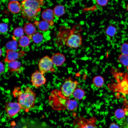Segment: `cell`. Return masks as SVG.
Returning <instances> with one entry per match:
<instances>
[{"instance_id":"29","label":"cell","mask_w":128,"mask_h":128,"mask_svg":"<svg viewBox=\"0 0 128 128\" xmlns=\"http://www.w3.org/2000/svg\"><path fill=\"white\" fill-rule=\"evenodd\" d=\"M122 54L128 55V43H125L122 45L121 48Z\"/></svg>"},{"instance_id":"38","label":"cell","mask_w":128,"mask_h":128,"mask_svg":"<svg viewBox=\"0 0 128 128\" xmlns=\"http://www.w3.org/2000/svg\"><path fill=\"white\" fill-rule=\"evenodd\" d=\"M23 0V1H24V0Z\"/></svg>"},{"instance_id":"17","label":"cell","mask_w":128,"mask_h":128,"mask_svg":"<svg viewBox=\"0 0 128 128\" xmlns=\"http://www.w3.org/2000/svg\"><path fill=\"white\" fill-rule=\"evenodd\" d=\"M34 24L37 26L40 30L42 31H46L49 28V23L44 20L40 21H36Z\"/></svg>"},{"instance_id":"36","label":"cell","mask_w":128,"mask_h":128,"mask_svg":"<svg viewBox=\"0 0 128 128\" xmlns=\"http://www.w3.org/2000/svg\"><path fill=\"white\" fill-rule=\"evenodd\" d=\"M18 0H11V1H17Z\"/></svg>"},{"instance_id":"16","label":"cell","mask_w":128,"mask_h":128,"mask_svg":"<svg viewBox=\"0 0 128 128\" xmlns=\"http://www.w3.org/2000/svg\"><path fill=\"white\" fill-rule=\"evenodd\" d=\"M8 7L10 12L14 14L18 13L21 10V5L17 1H11Z\"/></svg>"},{"instance_id":"6","label":"cell","mask_w":128,"mask_h":128,"mask_svg":"<svg viewBox=\"0 0 128 128\" xmlns=\"http://www.w3.org/2000/svg\"><path fill=\"white\" fill-rule=\"evenodd\" d=\"M53 65L51 58L46 56L41 59L38 63V67L39 71L44 74L53 69Z\"/></svg>"},{"instance_id":"31","label":"cell","mask_w":128,"mask_h":128,"mask_svg":"<svg viewBox=\"0 0 128 128\" xmlns=\"http://www.w3.org/2000/svg\"><path fill=\"white\" fill-rule=\"evenodd\" d=\"M121 126L122 128H128V116L124 118L122 120Z\"/></svg>"},{"instance_id":"26","label":"cell","mask_w":128,"mask_h":128,"mask_svg":"<svg viewBox=\"0 0 128 128\" xmlns=\"http://www.w3.org/2000/svg\"><path fill=\"white\" fill-rule=\"evenodd\" d=\"M7 50H16L17 49V44L15 40H13L9 41L6 45Z\"/></svg>"},{"instance_id":"3","label":"cell","mask_w":128,"mask_h":128,"mask_svg":"<svg viewBox=\"0 0 128 128\" xmlns=\"http://www.w3.org/2000/svg\"><path fill=\"white\" fill-rule=\"evenodd\" d=\"M18 102L22 109L26 112L34 107L36 99V94L30 87H27L23 91H19L17 93Z\"/></svg>"},{"instance_id":"23","label":"cell","mask_w":128,"mask_h":128,"mask_svg":"<svg viewBox=\"0 0 128 128\" xmlns=\"http://www.w3.org/2000/svg\"><path fill=\"white\" fill-rule=\"evenodd\" d=\"M18 43L21 46L23 47H26L29 44L30 38L27 36H23L19 38Z\"/></svg>"},{"instance_id":"11","label":"cell","mask_w":128,"mask_h":128,"mask_svg":"<svg viewBox=\"0 0 128 128\" xmlns=\"http://www.w3.org/2000/svg\"><path fill=\"white\" fill-rule=\"evenodd\" d=\"M74 124L78 128H96L90 120L82 117L76 118L74 121Z\"/></svg>"},{"instance_id":"24","label":"cell","mask_w":128,"mask_h":128,"mask_svg":"<svg viewBox=\"0 0 128 128\" xmlns=\"http://www.w3.org/2000/svg\"><path fill=\"white\" fill-rule=\"evenodd\" d=\"M118 60L126 67L128 70V55L121 54L119 55Z\"/></svg>"},{"instance_id":"12","label":"cell","mask_w":128,"mask_h":128,"mask_svg":"<svg viewBox=\"0 0 128 128\" xmlns=\"http://www.w3.org/2000/svg\"><path fill=\"white\" fill-rule=\"evenodd\" d=\"M8 69L9 72L21 73L23 71V67L21 63L16 60L8 63Z\"/></svg>"},{"instance_id":"7","label":"cell","mask_w":128,"mask_h":128,"mask_svg":"<svg viewBox=\"0 0 128 128\" xmlns=\"http://www.w3.org/2000/svg\"><path fill=\"white\" fill-rule=\"evenodd\" d=\"M46 79L42 73L37 70L32 73L31 76V82L32 86L36 88H38L44 84Z\"/></svg>"},{"instance_id":"30","label":"cell","mask_w":128,"mask_h":128,"mask_svg":"<svg viewBox=\"0 0 128 128\" xmlns=\"http://www.w3.org/2000/svg\"><path fill=\"white\" fill-rule=\"evenodd\" d=\"M8 26L6 23H2L0 24V31L2 33L6 32L8 30Z\"/></svg>"},{"instance_id":"4","label":"cell","mask_w":128,"mask_h":128,"mask_svg":"<svg viewBox=\"0 0 128 128\" xmlns=\"http://www.w3.org/2000/svg\"><path fill=\"white\" fill-rule=\"evenodd\" d=\"M52 92L49 99V103L51 107L57 110L66 109V103L68 99L63 96L61 91L58 92V96H56L57 97L54 91Z\"/></svg>"},{"instance_id":"5","label":"cell","mask_w":128,"mask_h":128,"mask_svg":"<svg viewBox=\"0 0 128 128\" xmlns=\"http://www.w3.org/2000/svg\"><path fill=\"white\" fill-rule=\"evenodd\" d=\"M78 85L77 81H74L71 79L65 81L61 88V92L64 96L68 97L73 94Z\"/></svg>"},{"instance_id":"15","label":"cell","mask_w":128,"mask_h":128,"mask_svg":"<svg viewBox=\"0 0 128 128\" xmlns=\"http://www.w3.org/2000/svg\"><path fill=\"white\" fill-rule=\"evenodd\" d=\"M55 14L52 9H47L44 10L42 12L41 16L43 20L49 23L53 19Z\"/></svg>"},{"instance_id":"8","label":"cell","mask_w":128,"mask_h":128,"mask_svg":"<svg viewBox=\"0 0 128 128\" xmlns=\"http://www.w3.org/2000/svg\"><path fill=\"white\" fill-rule=\"evenodd\" d=\"M5 108L8 118H12L19 112L22 109L18 102H9L5 103Z\"/></svg>"},{"instance_id":"1","label":"cell","mask_w":128,"mask_h":128,"mask_svg":"<svg viewBox=\"0 0 128 128\" xmlns=\"http://www.w3.org/2000/svg\"><path fill=\"white\" fill-rule=\"evenodd\" d=\"M44 0H27L21 3V14L23 18L32 21L37 17L41 10Z\"/></svg>"},{"instance_id":"37","label":"cell","mask_w":128,"mask_h":128,"mask_svg":"<svg viewBox=\"0 0 128 128\" xmlns=\"http://www.w3.org/2000/svg\"><path fill=\"white\" fill-rule=\"evenodd\" d=\"M0 56H1V50L0 49Z\"/></svg>"},{"instance_id":"21","label":"cell","mask_w":128,"mask_h":128,"mask_svg":"<svg viewBox=\"0 0 128 128\" xmlns=\"http://www.w3.org/2000/svg\"><path fill=\"white\" fill-rule=\"evenodd\" d=\"M93 82L96 87H101L104 84V80L101 76H97L93 78Z\"/></svg>"},{"instance_id":"34","label":"cell","mask_w":128,"mask_h":128,"mask_svg":"<svg viewBox=\"0 0 128 128\" xmlns=\"http://www.w3.org/2000/svg\"><path fill=\"white\" fill-rule=\"evenodd\" d=\"M110 128H119L116 124L113 123L111 124L110 126Z\"/></svg>"},{"instance_id":"2","label":"cell","mask_w":128,"mask_h":128,"mask_svg":"<svg viewBox=\"0 0 128 128\" xmlns=\"http://www.w3.org/2000/svg\"><path fill=\"white\" fill-rule=\"evenodd\" d=\"M111 72L116 80L114 83L108 84L110 90L113 92H118L128 95V74L127 73L118 71L113 69Z\"/></svg>"},{"instance_id":"9","label":"cell","mask_w":128,"mask_h":128,"mask_svg":"<svg viewBox=\"0 0 128 128\" xmlns=\"http://www.w3.org/2000/svg\"><path fill=\"white\" fill-rule=\"evenodd\" d=\"M82 42L81 36L79 34H73L68 37L66 42L68 47L72 48H77L80 46Z\"/></svg>"},{"instance_id":"25","label":"cell","mask_w":128,"mask_h":128,"mask_svg":"<svg viewBox=\"0 0 128 128\" xmlns=\"http://www.w3.org/2000/svg\"><path fill=\"white\" fill-rule=\"evenodd\" d=\"M23 29L22 27H18L14 29L13 32V37L16 38H20L23 36Z\"/></svg>"},{"instance_id":"18","label":"cell","mask_w":128,"mask_h":128,"mask_svg":"<svg viewBox=\"0 0 128 128\" xmlns=\"http://www.w3.org/2000/svg\"><path fill=\"white\" fill-rule=\"evenodd\" d=\"M78 106V103L75 100L68 99L66 103V109L68 110L73 111L76 110Z\"/></svg>"},{"instance_id":"32","label":"cell","mask_w":128,"mask_h":128,"mask_svg":"<svg viewBox=\"0 0 128 128\" xmlns=\"http://www.w3.org/2000/svg\"><path fill=\"white\" fill-rule=\"evenodd\" d=\"M97 4L99 5L104 6L106 5L108 3V0H96Z\"/></svg>"},{"instance_id":"28","label":"cell","mask_w":128,"mask_h":128,"mask_svg":"<svg viewBox=\"0 0 128 128\" xmlns=\"http://www.w3.org/2000/svg\"><path fill=\"white\" fill-rule=\"evenodd\" d=\"M116 32L115 28L112 26H110L107 29L106 33L108 35L110 36H113L115 34Z\"/></svg>"},{"instance_id":"35","label":"cell","mask_w":128,"mask_h":128,"mask_svg":"<svg viewBox=\"0 0 128 128\" xmlns=\"http://www.w3.org/2000/svg\"><path fill=\"white\" fill-rule=\"evenodd\" d=\"M126 9L128 11V3L127 4L126 6Z\"/></svg>"},{"instance_id":"20","label":"cell","mask_w":128,"mask_h":128,"mask_svg":"<svg viewBox=\"0 0 128 128\" xmlns=\"http://www.w3.org/2000/svg\"><path fill=\"white\" fill-rule=\"evenodd\" d=\"M85 94L84 91L80 88L76 89L73 94L74 98L78 100L82 99L84 96Z\"/></svg>"},{"instance_id":"14","label":"cell","mask_w":128,"mask_h":128,"mask_svg":"<svg viewBox=\"0 0 128 128\" xmlns=\"http://www.w3.org/2000/svg\"><path fill=\"white\" fill-rule=\"evenodd\" d=\"M23 30L26 34L31 39L32 36L36 32V29L34 24L30 23H25L23 27Z\"/></svg>"},{"instance_id":"27","label":"cell","mask_w":128,"mask_h":128,"mask_svg":"<svg viewBox=\"0 0 128 128\" xmlns=\"http://www.w3.org/2000/svg\"><path fill=\"white\" fill-rule=\"evenodd\" d=\"M116 118L119 119L123 118L125 116V112L123 109H119L116 110L115 113Z\"/></svg>"},{"instance_id":"13","label":"cell","mask_w":128,"mask_h":128,"mask_svg":"<svg viewBox=\"0 0 128 128\" xmlns=\"http://www.w3.org/2000/svg\"><path fill=\"white\" fill-rule=\"evenodd\" d=\"M51 58L54 65L57 66L62 65L65 60L64 55L63 54L59 53L54 54L52 56Z\"/></svg>"},{"instance_id":"10","label":"cell","mask_w":128,"mask_h":128,"mask_svg":"<svg viewBox=\"0 0 128 128\" xmlns=\"http://www.w3.org/2000/svg\"><path fill=\"white\" fill-rule=\"evenodd\" d=\"M6 52V56L4 61L5 62L8 63L16 60L19 58L23 56L25 54V52L22 51L17 52L8 50H7Z\"/></svg>"},{"instance_id":"33","label":"cell","mask_w":128,"mask_h":128,"mask_svg":"<svg viewBox=\"0 0 128 128\" xmlns=\"http://www.w3.org/2000/svg\"><path fill=\"white\" fill-rule=\"evenodd\" d=\"M4 66L3 63L0 62V73H2L4 70Z\"/></svg>"},{"instance_id":"19","label":"cell","mask_w":128,"mask_h":128,"mask_svg":"<svg viewBox=\"0 0 128 128\" xmlns=\"http://www.w3.org/2000/svg\"><path fill=\"white\" fill-rule=\"evenodd\" d=\"M53 11L55 15L56 16L58 17H60L62 16L64 14V8L62 5H58L55 7Z\"/></svg>"},{"instance_id":"22","label":"cell","mask_w":128,"mask_h":128,"mask_svg":"<svg viewBox=\"0 0 128 128\" xmlns=\"http://www.w3.org/2000/svg\"><path fill=\"white\" fill-rule=\"evenodd\" d=\"M43 39L42 34L39 32H36L32 36L31 39L36 43L40 42Z\"/></svg>"}]
</instances>
